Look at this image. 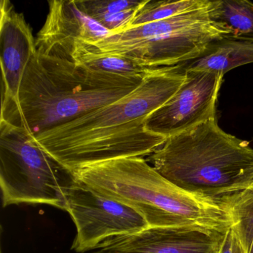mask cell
Masks as SVG:
<instances>
[{"label":"cell","instance_id":"277c9868","mask_svg":"<svg viewBox=\"0 0 253 253\" xmlns=\"http://www.w3.org/2000/svg\"><path fill=\"white\" fill-rule=\"evenodd\" d=\"M146 161L183 190L217 201L253 183V149L217 118L171 136Z\"/></svg>","mask_w":253,"mask_h":253},{"label":"cell","instance_id":"9a60e30c","mask_svg":"<svg viewBox=\"0 0 253 253\" xmlns=\"http://www.w3.org/2000/svg\"><path fill=\"white\" fill-rule=\"evenodd\" d=\"M210 20L228 35L253 41V3L244 0L211 1Z\"/></svg>","mask_w":253,"mask_h":253},{"label":"cell","instance_id":"3957f363","mask_svg":"<svg viewBox=\"0 0 253 253\" xmlns=\"http://www.w3.org/2000/svg\"><path fill=\"white\" fill-rule=\"evenodd\" d=\"M76 180L140 213L149 227H199L224 233L231 226L218 202L180 189L140 157L91 164Z\"/></svg>","mask_w":253,"mask_h":253},{"label":"cell","instance_id":"9c48e42d","mask_svg":"<svg viewBox=\"0 0 253 253\" xmlns=\"http://www.w3.org/2000/svg\"><path fill=\"white\" fill-rule=\"evenodd\" d=\"M48 5L46 20L36 39L41 54L72 60L78 42L96 43L111 33L85 14L75 0H52Z\"/></svg>","mask_w":253,"mask_h":253},{"label":"cell","instance_id":"d6986e66","mask_svg":"<svg viewBox=\"0 0 253 253\" xmlns=\"http://www.w3.org/2000/svg\"><path fill=\"white\" fill-rule=\"evenodd\" d=\"M1 253H2V251H1Z\"/></svg>","mask_w":253,"mask_h":253},{"label":"cell","instance_id":"30bf717a","mask_svg":"<svg viewBox=\"0 0 253 253\" xmlns=\"http://www.w3.org/2000/svg\"><path fill=\"white\" fill-rule=\"evenodd\" d=\"M223 234L199 227H148L89 253H217Z\"/></svg>","mask_w":253,"mask_h":253},{"label":"cell","instance_id":"8992f818","mask_svg":"<svg viewBox=\"0 0 253 253\" xmlns=\"http://www.w3.org/2000/svg\"><path fill=\"white\" fill-rule=\"evenodd\" d=\"M73 173L42 150L20 126L0 121V187L2 207L45 204L66 210Z\"/></svg>","mask_w":253,"mask_h":253},{"label":"cell","instance_id":"2e32d148","mask_svg":"<svg viewBox=\"0 0 253 253\" xmlns=\"http://www.w3.org/2000/svg\"><path fill=\"white\" fill-rule=\"evenodd\" d=\"M210 2L211 0H168L158 2L145 0L143 5L137 9L129 28L161 21L185 13L203 9L210 6Z\"/></svg>","mask_w":253,"mask_h":253},{"label":"cell","instance_id":"7c38bea8","mask_svg":"<svg viewBox=\"0 0 253 253\" xmlns=\"http://www.w3.org/2000/svg\"><path fill=\"white\" fill-rule=\"evenodd\" d=\"M253 63V41L220 37L210 42L196 58L177 65L182 70L207 71L223 75L238 66Z\"/></svg>","mask_w":253,"mask_h":253},{"label":"cell","instance_id":"4fadbf2b","mask_svg":"<svg viewBox=\"0 0 253 253\" xmlns=\"http://www.w3.org/2000/svg\"><path fill=\"white\" fill-rule=\"evenodd\" d=\"M72 61L87 69L134 79H144L158 69L143 67L125 57L104 54L84 41L77 44Z\"/></svg>","mask_w":253,"mask_h":253},{"label":"cell","instance_id":"7a4b0ae2","mask_svg":"<svg viewBox=\"0 0 253 253\" xmlns=\"http://www.w3.org/2000/svg\"><path fill=\"white\" fill-rule=\"evenodd\" d=\"M144 79L97 72L37 51L23 75L17 101L1 108L0 121L22 127L35 137L125 97Z\"/></svg>","mask_w":253,"mask_h":253},{"label":"cell","instance_id":"6da1fadb","mask_svg":"<svg viewBox=\"0 0 253 253\" xmlns=\"http://www.w3.org/2000/svg\"><path fill=\"white\" fill-rule=\"evenodd\" d=\"M185 79L186 72L177 66L158 68L125 97L32 139L72 172L104 161L149 157L167 138L148 131L146 118L177 92Z\"/></svg>","mask_w":253,"mask_h":253},{"label":"cell","instance_id":"ba28073f","mask_svg":"<svg viewBox=\"0 0 253 253\" xmlns=\"http://www.w3.org/2000/svg\"><path fill=\"white\" fill-rule=\"evenodd\" d=\"M224 75L186 71L177 92L146 118L148 131L169 138L216 118V105Z\"/></svg>","mask_w":253,"mask_h":253},{"label":"cell","instance_id":"5bb4252c","mask_svg":"<svg viewBox=\"0 0 253 253\" xmlns=\"http://www.w3.org/2000/svg\"><path fill=\"white\" fill-rule=\"evenodd\" d=\"M217 202L230 217L237 253H253V183L243 190L222 197Z\"/></svg>","mask_w":253,"mask_h":253},{"label":"cell","instance_id":"5b68a950","mask_svg":"<svg viewBox=\"0 0 253 253\" xmlns=\"http://www.w3.org/2000/svg\"><path fill=\"white\" fill-rule=\"evenodd\" d=\"M209 8L110 33L90 44L100 52L125 57L143 67L177 66L196 58L210 42L228 35L210 20Z\"/></svg>","mask_w":253,"mask_h":253},{"label":"cell","instance_id":"8fae6325","mask_svg":"<svg viewBox=\"0 0 253 253\" xmlns=\"http://www.w3.org/2000/svg\"><path fill=\"white\" fill-rule=\"evenodd\" d=\"M0 48L1 106L5 107L17 101L23 75L37 51L32 28L24 15L17 12L8 0L0 2Z\"/></svg>","mask_w":253,"mask_h":253},{"label":"cell","instance_id":"52a82bcc","mask_svg":"<svg viewBox=\"0 0 253 253\" xmlns=\"http://www.w3.org/2000/svg\"><path fill=\"white\" fill-rule=\"evenodd\" d=\"M76 179V178H75ZM66 210L76 226L72 249L85 253L115 238L149 227L134 209L75 180L66 195Z\"/></svg>","mask_w":253,"mask_h":253},{"label":"cell","instance_id":"e0dca14e","mask_svg":"<svg viewBox=\"0 0 253 253\" xmlns=\"http://www.w3.org/2000/svg\"><path fill=\"white\" fill-rule=\"evenodd\" d=\"M145 0H83L76 1L77 5L87 15L94 20L104 14H115L140 8Z\"/></svg>","mask_w":253,"mask_h":253},{"label":"cell","instance_id":"ac0fdd59","mask_svg":"<svg viewBox=\"0 0 253 253\" xmlns=\"http://www.w3.org/2000/svg\"><path fill=\"white\" fill-rule=\"evenodd\" d=\"M217 253H237L236 244L230 228L223 234L221 244Z\"/></svg>","mask_w":253,"mask_h":253}]
</instances>
